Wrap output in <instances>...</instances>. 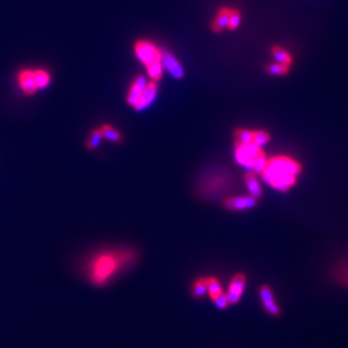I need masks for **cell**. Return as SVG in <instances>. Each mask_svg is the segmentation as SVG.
<instances>
[{"label":"cell","mask_w":348,"mask_h":348,"mask_svg":"<svg viewBox=\"0 0 348 348\" xmlns=\"http://www.w3.org/2000/svg\"><path fill=\"white\" fill-rule=\"evenodd\" d=\"M137 258L136 251L129 248L105 249L97 251L87 263V278L93 285L102 287L125 268L133 265Z\"/></svg>","instance_id":"obj_1"},{"label":"cell","mask_w":348,"mask_h":348,"mask_svg":"<svg viewBox=\"0 0 348 348\" xmlns=\"http://www.w3.org/2000/svg\"><path fill=\"white\" fill-rule=\"evenodd\" d=\"M302 169V164L295 158L278 155L267 158L266 165L259 175L272 188L286 193L298 183V177Z\"/></svg>","instance_id":"obj_2"},{"label":"cell","mask_w":348,"mask_h":348,"mask_svg":"<svg viewBox=\"0 0 348 348\" xmlns=\"http://www.w3.org/2000/svg\"><path fill=\"white\" fill-rule=\"evenodd\" d=\"M233 187V176L224 168L205 171L196 183L197 196L203 200H216L224 196Z\"/></svg>","instance_id":"obj_3"},{"label":"cell","mask_w":348,"mask_h":348,"mask_svg":"<svg viewBox=\"0 0 348 348\" xmlns=\"http://www.w3.org/2000/svg\"><path fill=\"white\" fill-rule=\"evenodd\" d=\"M134 54L147 69V73L152 81H159L163 78V50L148 39H140L134 44Z\"/></svg>","instance_id":"obj_4"},{"label":"cell","mask_w":348,"mask_h":348,"mask_svg":"<svg viewBox=\"0 0 348 348\" xmlns=\"http://www.w3.org/2000/svg\"><path fill=\"white\" fill-rule=\"evenodd\" d=\"M267 155L262 147L255 143H241L235 142L236 163L246 171H251L259 175L267 161Z\"/></svg>","instance_id":"obj_5"},{"label":"cell","mask_w":348,"mask_h":348,"mask_svg":"<svg viewBox=\"0 0 348 348\" xmlns=\"http://www.w3.org/2000/svg\"><path fill=\"white\" fill-rule=\"evenodd\" d=\"M258 203V199L249 195L244 196H229L223 200V207L232 212H240L246 211L255 208Z\"/></svg>","instance_id":"obj_6"},{"label":"cell","mask_w":348,"mask_h":348,"mask_svg":"<svg viewBox=\"0 0 348 348\" xmlns=\"http://www.w3.org/2000/svg\"><path fill=\"white\" fill-rule=\"evenodd\" d=\"M259 299L262 302L264 310L272 317H278L280 314V308L275 300V294L272 287L267 284H264L259 287Z\"/></svg>","instance_id":"obj_7"},{"label":"cell","mask_w":348,"mask_h":348,"mask_svg":"<svg viewBox=\"0 0 348 348\" xmlns=\"http://www.w3.org/2000/svg\"><path fill=\"white\" fill-rule=\"evenodd\" d=\"M247 284V276L244 273H237V274L231 278L228 287V299L229 303L235 306V304L240 301L241 296L244 294V287Z\"/></svg>","instance_id":"obj_8"},{"label":"cell","mask_w":348,"mask_h":348,"mask_svg":"<svg viewBox=\"0 0 348 348\" xmlns=\"http://www.w3.org/2000/svg\"><path fill=\"white\" fill-rule=\"evenodd\" d=\"M163 65L164 68L171 73V76L175 79H183L185 76V70L181 63L172 52L167 50H163Z\"/></svg>","instance_id":"obj_9"},{"label":"cell","mask_w":348,"mask_h":348,"mask_svg":"<svg viewBox=\"0 0 348 348\" xmlns=\"http://www.w3.org/2000/svg\"><path fill=\"white\" fill-rule=\"evenodd\" d=\"M233 8L228 6H223L217 9L216 14L213 17L211 22V31L213 33H221L223 30H228L229 21H230V16L232 14Z\"/></svg>","instance_id":"obj_10"},{"label":"cell","mask_w":348,"mask_h":348,"mask_svg":"<svg viewBox=\"0 0 348 348\" xmlns=\"http://www.w3.org/2000/svg\"><path fill=\"white\" fill-rule=\"evenodd\" d=\"M147 84H148L147 79H145L143 76H138L136 79H134L131 86H130L128 95H126V103H128L130 106L134 107V106L137 105V103L139 102L141 95L143 93Z\"/></svg>","instance_id":"obj_11"},{"label":"cell","mask_w":348,"mask_h":348,"mask_svg":"<svg viewBox=\"0 0 348 348\" xmlns=\"http://www.w3.org/2000/svg\"><path fill=\"white\" fill-rule=\"evenodd\" d=\"M158 95V86L156 81H150L145 86V88L142 93L139 102L137 103V105L134 106V109L137 110H143L148 108L153 102L156 101Z\"/></svg>","instance_id":"obj_12"},{"label":"cell","mask_w":348,"mask_h":348,"mask_svg":"<svg viewBox=\"0 0 348 348\" xmlns=\"http://www.w3.org/2000/svg\"><path fill=\"white\" fill-rule=\"evenodd\" d=\"M18 85L24 93L27 95H33L36 93L37 87L34 79L33 70L24 69L18 73Z\"/></svg>","instance_id":"obj_13"},{"label":"cell","mask_w":348,"mask_h":348,"mask_svg":"<svg viewBox=\"0 0 348 348\" xmlns=\"http://www.w3.org/2000/svg\"><path fill=\"white\" fill-rule=\"evenodd\" d=\"M244 184L247 186L249 194L259 200L263 195V188L258 180V175L251 171H247L246 174H244Z\"/></svg>","instance_id":"obj_14"},{"label":"cell","mask_w":348,"mask_h":348,"mask_svg":"<svg viewBox=\"0 0 348 348\" xmlns=\"http://www.w3.org/2000/svg\"><path fill=\"white\" fill-rule=\"evenodd\" d=\"M271 53L272 57L274 58L275 62L282 63V65L288 67L293 65V57H292V54L288 52L286 49H284V47L279 45H273L271 49Z\"/></svg>","instance_id":"obj_15"},{"label":"cell","mask_w":348,"mask_h":348,"mask_svg":"<svg viewBox=\"0 0 348 348\" xmlns=\"http://www.w3.org/2000/svg\"><path fill=\"white\" fill-rule=\"evenodd\" d=\"M192 295L196 299H201L208 294V278H200L194 280L192 285Z\"/></svg>","instance_id":"obj_16"},{"label":"cell","mask_w":348,"mask_h":348,"mask_svg":"<svg viewBox=\"0 0 348 348\" xmlns=\"http://www.w3.org/2000/svg\"><path fill=\"white\" fill-rule=\"evenodd\" d=\"M101 131L103 134V138L106 140H108L110 142H114V143H120V142L123 140L121 133L117 131L116 129H114L113 126H110L109 124H104L101 126Z\"/></svg>","instance_id":"obj_17"},{"label":"cell","mask_w":348,"mask_h":348,"mask_svg":"<svg viewBox=\"0 0 348 348\" xmlns=\"http://www.w3.org/2000/svg\"><path fill=\"white\" fill-rule=\"evenodd\" d=\"M236 141L241 142V143H252L254 140V130L238 128L233 132Z\"/></svg>","instance_id":"obj_18"},{"label":"cell","mask_w":348,"mask_h":348,"mask_svg":"<svg viewBox=\"0 0 348 348\" xmlns=\"http://www.w3.org/2000/svg\"><path fill=\"white\" fill-rule=\"evenodd\" d=\"M33 73H34V79H35V82H36L37 89H44L49 86L51 81V77L47 71L43 69H36V70H33Z\"/></svg>","instance_id":"obj_19"},{"label":"cell","mask_w":348,"mask_h":348,"mask_svg":"<svg viewBox=\"0 0 348 348\" xmlns=\"http://www.w3.org/2000/svg\"><path fill=\"white\" fill-rule=\"evenodd\" d=\"M223 292L222 285H221L220 280L217 279L214 276H211V278H208V294L209 295V298L213 301L217 295L221 294Z\"/></svg>","instance_id":"obj_20"},{"label":"cell","mask_w":348,"mask_h":348,"mask_svg":"<svg viewBox=\"0 0 348 348\" xmlns=\"http://www.w3.org/2000/svg\"><path fill=\"white\" fill-rule=\"evenodd\" d=\"M290 69L291 67L282 65V63L278 62L270 63V65L266 67V71L270 74H272V76H285V74L290 72Z\"/></svg>","instance_id":"obj_21"},{"label":"cell","mask_w":348,"mask_h":348,"mask_svg":"<svg viewBox=\"0 0 348 348\" xmlns=\"http://www.w3.org/2000/svg\"><path fill=\"white\" fill-rule=\"evenodd\" d=\"M271 141V133L265 131V130H254V140L252 143H255L258 147H264Z\"/></svg>","instance_id":"obj_22"},{"label":"cell","mask_w":348,"mask_h":348,"mask_svg":"<svg viewBox=\"0 0 348 348\" xmlns=\"http://www.w3.org/2000/svg\"><path fill=\"white\" fill-rule=\"evenodd\" d=\"M104 139L103 138V134H102V131H101V129H95L94 131L90 133V136L88 138V140H87V148H88L89 150H94V149H96L98 145H100L101 143V141Z\"/></svg>","instance_id":"obj_23"},{"label":"cell","mask_w":348,"mask_h":348,"mask_svg":"<svg viewBox=\"0 0 348 348\" xmlns=\"http://www.w3.org/2000/svg\"><path fill=\"white\" fill-rule=\"evenodd\" d=\"M241 21H243V15H241V11L237 8H233L232 14L230 16V21H229L228 30L229 31H236L240 26Z\"/></svg>","instance_id":"obj_24"},{"label":"cell","mask_w":348,"mask_h":348,"mask_svg":"<svg viewBox=\"0 0 348 348\" xmlns=\"http://www.w3.org/2000/svg\"><path fill=\"white\" fill-rule=\"evenodd\" d=\"M213 302H214L217 309H221V310H223V309H225V308H228V306H230V303H229L228 295H227V293H224V292H222V293L217 295L216 298L213 300Z\"/></svg>","instance_id":"obj_25"},{"label":"cell","mask_w":348,"mask_h":348,"mask_svg":"<svg viewBox=\"0 0 348 348\" xmlns=\"http://www.w3.org/2000/svg\"><path fill=\"white\" fill-rule=\"evenodd\" d=\"M337 278L339 279L343 285L348 286V264L343 265L342 267H339L337 273Z\"/></svg>","instance_id":"obj_26"}]
</instances>
